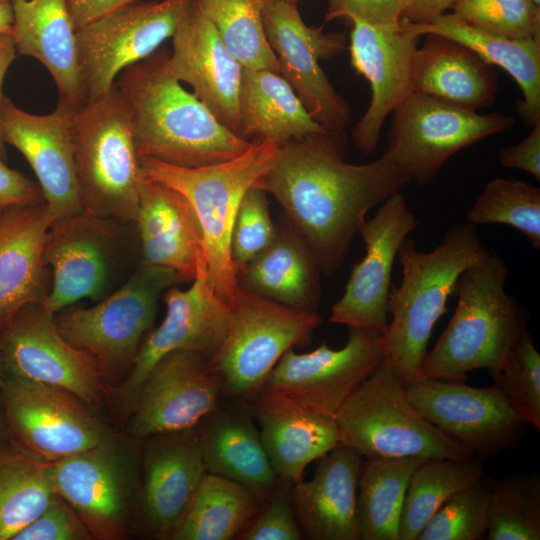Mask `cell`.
Wrapping results in <instances>:
<instances>
[{"mask_svg": "<svg viewBox=\"0 0 540 540\" xmlns=\"http://www.w3.org/2000/svg\"><path fill=\"white\" fill-rule=\"evenodd\" d=\"M6 378L4 365H3V359H2V350H1V325H0V385L3 383V381Z\"/></svg>", "mask_w": 540, "mask_h": 540, "instance_id": "680465c9", "label": "cell"}, {"mask_svg": "<svg viewBox=\"0 0 540 540\" xmlns=\"http://www.w3.org/2000/svg\"><path fill=\"white\" fill-rule=\"evenodd\" d=\"M450 10L490 34L540 40V7L531 0H455Z\"/></svg>", "mask_w": 540, "mask_h": 540, "instance_id": "f6af8a7d", "label": "cell"}, {"mask_svg": "<svg viewBox=\"0 0 540 540\" xmlns=\"http://www.w3.org/2000/svg\"><path fill=\"white\" fill-rule=\"evenodd\" d=\"M41 202L45 201L39 185L8 167L0 158V205L22 206Z\"/></svg>", "mask_w": 540, "mask_h": 540, "instance_id": "816d5d0a", "label": "cell"}, {"mask_svg": "<svg viewBox=\"0 0 540 540\" xmlns=\"http://www.w3.org/2000/svg\"><path fill=\"white\" fill-rule=\"evenodd\" d=\"M17 56L14 40L11 34L0 36V111L1 104L4 97L3 94V82L5 75ZM0 158L7 162L6 144L2 137L1 122H0Z\"/></svg>", "mask_w": 540, "mask_h": 540, "instance_id": "11a10c76", "label": "cell"}, {"mask_svg": "<svg viewBox=\"0 0 540 540\" xmlns=\"http://www.w3.org/2000/svg\"><path fill=\"white\" fill-rule=\"evenodd\" d=\"M191 282L186 290L177 285L166 289L164 319L144 337L129 374L118 384L105 386V397L119 418L127 419L144 380L165 355L189 350L210 359L219 348L230 324L231 307L210 283L206 256Z\"/></svg>", "mask_w": 540, "mask_h": 540, "instance_id": "5bb4252c", "label": "cell"}, {"mask_svg": "<svg viewBox=\"0 0 540 540\" xmlns=\"http://www.w3.org/2000/svg\"><path fill=\"white\" fill-rule=\"evenodd\" d=\"M179 283L173 270L140 260L118 289L93 306L58 312L57 328L70 344L93 357L104 382L118 384L153 328L163 293Z\"/></svg>", "mask_w": 540, "mask_h": 540, "instance_id": "9c48e42d", "label": "cell"}, {"mask_svg": "<svg viewBox=\"0 0 540 540\" xmlns=\"http://www.w3.org/2000/svg\"><path fill=\"white\" fill-rule=\"evenodd\" d=\"M466 220L474 226L503 224L525 235L540 249V188L518 179L489 180L469 209Z\"/></svg>", "mask_w": 540, "mask_h": 540, "instance_id": "b9f144b4", "label": "cell"}, {"mask_svg": "<svg viewBox=\"0 0 540 540\" xmlns=\"http://www.w3.org/2000/svg\"><path fill=\"white\" fill-rule=\"evenodd\" d=\"M485 249L476 226L468 222L449 228L431 251L418 250L408 237L401 243L402 280L391 286V320L382 338L384 357L405 386L420 378L432 330L447 311L460 274Z\"/></svg>", "mask_w": 540, "mask_h": 540, "instance_id": "277c9868", "label": "cell"}, {"mask_svg": "<svg viewBox=\"0 0 540 540\" xmlns=\"http://www.w3.org/2000/svg\"><path fill=\"white\" fill-rule=\"evenodd\" d=\"M267 191L259 183L245 193L232 228L230 251L236 272L263 251L274 239Z\"/></svg>", "mask_w": 540, "mask_h": 540, "instance_id": "bcb514c9", "label": "cell"}, {"mask_svg": "<svg viewBox=\"0 0 540 540\" xmlns=\"http://www.w3.org/2000/svg\"><path fill=\"white\" fill-rule=\"evenodd\" d=\"M197 433L207 473L247 487L263 503L273 494L280 479L247 412L219 407L197 425Z\"/></svg>", "mask_w": 540, "mask_h": 540, "instance_id": "1f68e13d", "label": "cell"}, {"mask_svg": "<svg viewBox=\"0 0 540 540\" xmlns=\"http://www.w3.org/2000/svg\"><path fill=\"white\" fill-rule=\"evenodd\" d=\"M222 384L209 359L189 350L161 358L144 380L127 417L132 440L196 427L220 407Z\"/></svg>", "mask_w": 540, "mask_h": 540, "instance_id": "ffe728a7", "label": "cell"}, {"mask_svg": "<svg viewBox=\"0 0 540 540\" xmlns=\"http://www.w3.org/2000/svg\"><path fill=\"white\" fill-rule=\"evenodd\" d=\"M400 1H401V3H402V6H404L405 3L407 2V0H400Z\"/></svg>", "mask_w": 540, "mask_h": 540, "instance_id": "be15d7a7", "label": "cell"}, {"mask_svg": "<svg viewBox=\"0 0 540 540\" xmlns=\"http://www.w3.org/2000/svg\"><path fill=\"white\" fill-rule=\"evenodd\" d=\"M293 483L280 480L273 494L240 535L243 540H300L303 534L297 522L292 501Z\"/></svg>", "mask_w": 540, "mask_h": 540, "instance_id": "7dc6e473", "label": "cell"}, {"mask_svg": "<svg viewBox=\"0 0 540 540\" xmlns=\"http://www.w3.org/2000/svg\"><path fill=\"white\" fill-rule=\"evenodd\" d=\"M417 225L400 192L364 221L357 235L364 242L365 255L353 266L342 296L331 307L330 322L385 333L393 265L401 243Z\"/></svg>", "mask_w": 540, "mask_h": 540, "instance_id": "44dd1931", "label": "cell"}, {"mask_svg": "<svg viewBox=\"0 0 540 540\" xmlns=\"http://www.w3.org/2000/svg\"><path fill=\"white\" fill-rule=\"evenodd\" d=\"M169 57L168 49L160 47L125 68L114 83L130 112L139 157L192 168L246 151L252 141L232 133L181 85L170 70Z\"/></svg>", "mask_w": 540, "mask_h": 540, "instance_id": "7a4b0ae2", "label": "cell"}, {"mask_svg": "<svg viewBox=\"0 0 540 540\" xmlns=\"http://www.w3.org/2000/svg\"><path fill=\"white\" fill-rule=\"evenodd\" d=\"M8 440L9 439L4 415L3 400L0 389V443L6 442Z\"/></svg>", "mask_w": 540, "mask_h": 540, "instance_id": "6f0895ef", "label": "cell"}, {"mask_svg": "<svg viewBox=\"0 0 540 540\" xmlns=\"http://www.w3.org/2000/svg\"><path fill=\"white\" fill-rule=\"evenodd\" d=\"M264 1H269V2L283 1V2H289V3H297L301 0H264Z\"/></svg>", "mask_w": 540, "mask_h": 540, "instance_id": "91938a15", "label": "cell"}, {"mask_svg": "<svg viewBox=\"0 0 540 540\" xmlns=\"http://www.w3.org/2000/svg\"><path fill=\"white\" fill-rule=\"evenodd\" d=\"M51 220L45 202L4 207L0 214V325L51 287L43 244Z\"/></svg>", "mask_w": 540, "mask_h": 540, "instance_id": "83f0119b", "label": "cell"}, {"mask_svg": "<svg viewBox=\"0 0 540 540\" xmlns=\"http://www.w3.org/2000/svg\"><path fill=\"white\" fill-rule=\"evenodd\" d=\"M172 38L169 66L219 122L240 137L239 95L243 66L228 50L195 0Z\"/></svg>", "mask_w": 540, "mask_h": 540, "instance_id": "d4e9b609", "label": "cell"}, {"mask_svg": "<svg viewBox=\"0 0 540 540\" xmlns=\"http://www.w3.org/2000/svg\"><path fill=\"white\" fill-rule=\"evenodd\" d=\"M344 131H324L279 146L260 184L311 249L321 272L343 264L367 213L411 181L383 154L366 164L344 160Z\"/></svg>", "mask_w": 540, "mask_h": 540, "instance_id": "6da1fadb", "label": "cell"}, {"mask_svg": "<svg viewBox=\"0 0 540 540\" xmlns=\"http://www.w3.org/2000/svg\"><path fill=\"white\" fill-rule=\"evenodd\" d=\"M77 108L58 100L55 110L38 115L3 97L0 111L2 137L16 148L34 171L51 223L83 211L71 136Z\"/></svg>", "mask_w": 540, "mask_h": 540, "instance_id": "603a6c76", "label": "cell"}, {"mask_svg": "<svg viewBox=\"0 0 540 540\" xmlns=\"http://www.w3.org/2000/svg\"><path fill=\"white\" fill-rule=\"evenodd\" d=\"M492 378L520 416L540 430V355L528 329Z\"/></svg>", "mask_w": 540, "mask_h": 540, "instance_id": "ee69618b", "label": "cell"}, {"mask_svg": "<svg viewBox=\"0 0 540 540\" xmlns=\"http://www.w3.org/2000/svg\"><path fill=\"white\" fill-rule=\"evenodd\" d=\"M278 150L271 141L255 139L239 156L192 168L141 158L146 177L179 191L192 206L203 234L210 283L229 305L238 288L230 251L234 220L245 193L261 182Z\"/></svg>", "mask_w": 540, "mask_h": 540, "instance_id": "5b68a950", "label": "cell"}, {"mask_svg": "<svg viewBox=\"0 0 540 540\" xmlns=\"http://www.w3.org/2000/svg\"><path fill=\"white\" fill-rule=\"evenodd\" d=\"M406 25L417 38L435 34L452 39L474 51L487 63L504 69L523 94L518 105L520 116L530 126L540 121V40L490 34L469 25L452 12L427 23L406 21Z\"/></svg>", "mask_w": 540, "mask_h": 540, "instance_id": "d6a6232c", "label": "cell"}, {"mask_svg": "<svg viewBox=\"0 0 540 540\" xmlns=\"http://www.w3.org/2000/svg\"><path fill=\"white\" fill-rule=\"evenodd\" d=\"M498 162L503 168L525 171L540 181V121L521 142L502 147Z\"/></svg>", "mask_w": 540, "mask_h": 540, "instance_id": "f907efd6", "label": "cell"}, {"mask_svg": "<svg viewBox=\"0 0 540 540\" xmlns=\"http://www.w3.org/2000/svg\"><path fill=\"white\" fill-rule=\"evenodd\" d=\"M88 527L59 495L12 540H91Z\"/></svg>", "mask_w": 540, "mask_h": 540, "instance_id": "c3c4849f", "label": "cell"}, {"mask_svg": "<svg viewBox=\"0 0 540 540\" xmlns=\"http://www.w3.org/2000/svg\"><path fill=\"white\" fill-rule=\"evenodd\" d=\"M536 6L540 7V0H531Z\"/></svg>", "mask_w": 540, "mask_h": 540, "instance_id": "94428289", "label": "cell"}, {"mask_svg": "<svg viewBox=\"0 0 540 540\" xmlns=\"http://www.w3.org/2000/svg\"><path fill=\"white\" fill-rule=\"evenodd\" d=\"M230 307V324L209 365L221 381L222 396L252 405L282 356L308 343L321 317L239 286Z\"/></svg>", "mask_w": 540, "mask_h": 540, "instance_id": "30bf717a", "label": "cell"}, {"mask_svg": "<svg viewBox=\"0 0 540 540\" xmlns=\"http://www.w3.org/2000/svg\"><path fill=\"white\" fill-rule=\"evenodd\" d=\"M140 0H66L75 31Z\"/></svg>", "mask_w": 540, "mask_h": 540, "instance_id": "f5cc1de1", "label": "cell"}, {"mask_svg": "<svg viewBox=\"0 0 540 540\" xmlns=\"http://www.w3.org/2000/svg\"><path fill=\"white\" fill-rule=\"evenodd\" d=\"M493 481L486 476L451 496L429 519L417 540H481L488 529Z\"/></svg>", "mask_w": 540, "mask_h": 540, "instance_id": "7bdbcfd3", "label": "cell"}, {"mask_svg": "<svg viewBox=\"0 0 540 540\" xmlns=\"http://www.w3.org/2000/svg\"><path fill=\"white\" fill-rule=\"evenodd\" d=\"M262 505L247 487L206 473L170 540L239 539Z\"/></svg>", "mask_w": 540, "mask_h": 540, "instance_id": "8d00e7d4", "label": "cell"}, {"mask_svg": "<svg viewBox=\"0 0 540 540\" xmlns=\"http://www.w3.org/2000/svg\"><path fill=\"white\" fill-rule=\"evenodd\" d=\"M240 138L278 146L327 131L309 114L290 84L267 69L243 68L239 95Z\"/></svg>", "mask_w": 540, "mask_h": 540, "instance_id": "836d02e7", "label": "cell"}, {"mask_svg": "<svg viewBox=\"0 0 540 540\" xmlns=\"http://www.w3.org/2000/svg\"><path fill=\"white\" fill-rule=\"evenodd\" d=\"M17 55L38 60L49 72L58 100L78 108L85 100L78 64L76 31L66 0H12Z\"/></svg>", "mask_w": 540, "mask_h": 540, "instance_id": "f546056e", "label": "cell"}, {"mask_svg": "<svg viewBox=\"0 0 540 540\" xmlns=\"http://www.w3.org/2000/svg\"><path fill=\"white\" fill-rule=\"evenodd\" d=\"M268 460L280 480H303L306 467L340 444L335 417L297 411H253Z\"/></svg>", "mask_w": 540, "mask_h": 540, "instance_id": "e575fe53", "label": "cell"}, {"mask_svg": "<svg viewBox=\"0 0 540 540\" xmlns=\"http://www.w3.org/2000/svg\"><path fill=\"white\" fill-rule=\"evenodd\" d=\"M142 441L136 530L147 538L170 540L207 473L197 426Z\"/></svg>", "mask_w": 540, "mask_h": 540, "instance_id": "7402d4cb", "label": "cell"}, {"mask_svg": "<svg viewBox=\"0 0 540 540\" xmlns=\"http://www.w3.org/2000/svg\"><path fill=\"white\" fill-rule=\"evenodd\" d=\"M335 420L340 444L366 458L476 457L419 413L385 358L345 400Z\"/></svg>", "mask_w": 540, "mask_h": 540, "instance_id": "ba28073f", "label": "cell"}, {"mask_svg": "<svg viewBox=\"0 0 540 540\" xmlns=\"http://www.w3.org/2000/svg\"><path fill=\"white\" fill-rule=\"evenodd\" d=\"M0 389L9 441L43 461L86 451L114 433L65 389L9 376Z\"/></svg>", "mask_w": 540, "mask_h": 540, "instance_id": "9a60e30c", "label": "cell"}, {"mask_svg": "<svg viewBox=\"0 0 540 540\" xmlns=\"http://www.w3.org/2000/svg\"><path fill=\"white\" fill-rule=\"evenodd\" d=\"M455 0H407L403 6L401 20L427 23L451 9Z\"/></svg>", "mask_w": 540, "mask_h": 540, "instance_id": "db71d44e", "label": "cell"}, {"mask_svg": "<svg viewBox=\"0 0 540 540\" xmlns=\"http://www.w3.org/2000/svg\"><path fill=\"white\" fill-rule=\"evenodd\" d=\"M267 41L290 84L311 117L325 130L339 132L350 121V108L319 64L345 48V34L326 33L303 21L297 3L262 0Z\"/></svg>", "mask_w": 540, "mask_h": 540, "instance_id": "e0dca14e", "label": "cell"}, {"mask_svg": "<svg viewBox=\"0 0 540 540\" xmlns=\"http://www.w3.org/2000/svg\"><path fill=\"white\" fill-rule=\"evenodd\" d=\"M231 54L246 69L280 74L262 21V0H195Z\"/></svg>", "mask_w": 540, "mask_h": 540, "instance_id": "ab89813d", "label": "cell"}, {"mask_svg": "<svg viewBox=\"0 0 540 540\" xmlns=\"http://www.w3.org/2000/svg\"><path fill=\"white\" fill-rule=\"evenodd\" d=\"M134 222L142 261L173 270L182 283L195 278L205 256L203 234L179 191L145 176Z\"/></svg>", "mask_w": 540, "mask_h": 540, "instance_id": "484cf974", "label": "cell"}, {"mask_svg": "<svg viewBox=\"0 0 540 540\" xmlns=\"http://www.w3.org/2000/svg\"><path fill=\"white\" fill-rule=\"evenodd\" d=\"M484 476V466L478 457L425 459L408 483L399 540H417L429 519L451 496Z\"/></svg>", "mask_w": 540, "mask_h": 540, "instance_id": "f35d334b", "label": "cell"}, {"mask_svg": "<svg viewBox=\"0 0 540 540\" xmlns=\"http://www.w3.org/2000/svg\"><path fill=\"white\" fill-rule=\"evenodd\" d=\"M320 267L307 242L285 215L273 241L236 272L238 286L286 307L317 312Z\"/></svg>", "mask_w": 540, "mask_h": 540, "instance_id": "f1b7e54d", "label": "cell"}, {"mask_svg": "<svg viewBox=\"0 0 540 540\" xmlns=\"http://www.w3.org/2000/svg\"><path fill=\"white\" fill-rule=\"evenodd\" d=\"M43 260L51 287L42 302L52 314L89 298L100 301L118 289L141 260L134 221L81 211L53 221L46 232Z\"/></svg>", "mask_w": 540, "mask_h": 540, "instance_id": "52a82bcc", "label": "cell"}, {"mask_svg": "<svg viewBox=\"0 0 540 540\" xmlns=\"http://www.w3.org/2000/svg\"><path fill=\"white\" fill-rule=\"evenodd\" d=\"M190 0H140L76 31L86 102L110 91L127 67L171 38Z\"/></svg>", "mask_w": 540, "mask_h": 540, "instance_id": "2e32d148", "label": "cell"}, {"mask_svg": "<svg viewBox=\"0 0 540 540\" xmlns=\"http://www.w3.org/2000/svg\"><path fill=\"white\" fill-rule=\"evenodd\" d=\"M12 0H0V3H10Z\"/></svg>", "mask_w": 540, "mask_h": 540, "instance_id": "6125c7cd", "label": "cell"}, {"mask_svg": "<svg viewBox=\"0 0 540 540\" xmlns=\"http://www.w3.org/2000/svg\"><path fill=\"white\" fill-rule=\"evenodd\" d=\"M56 495L51 463L0 443V540H12Z\"/></svg>", "mask_w": 540, "mask_h": 540, "instance_id": "74e56055", "label": "cell"}, {"mask_svg": "<svg viewBox=\"0 0 540 540\" xmlns=\"http://www.w3.org/2000/svg\"><path fill=\"white\" fill-rule=\"evenodd\" d=\"M383 334L348 328L340 349L323 342L307 353L289 349L252 403L253 411H297L335 417L354 390L384 360Z\"/></svg>", "mask_w": 540, "mask_h": 540, "instance_id": "8fae6325", "label": "cell"}, {"mask_svg": "<svg viewBox=\"0 0 540 540\" xmlns=\"http://www.w3.org/2000/svg\"><path fill=\"white\" fill-rule=\"evenodd\" d=\"M140 451L113 433L86 451L51 463L57 495L94 539L119 540L136 531Z\"/></svg>", "mask_w": 540, "mask_h": 540, "instance_id": "7c38bea8", "label": "cell"}, {"mask_svg": "<svg viewBox=\"0 0 540 540\" xmlns=\"http://www.w3.org/2000/svg\"><path fill=\"white\" fill-rule=\"evenodd\" d=\"M425 36L413 57L412 91L474 111L490 105L497 93L493 65L457 41Z\"/></svg>", "mask_w": 540, "mask_h": 540, "instance_id": "4dcf8cb0", "label": "cell"}, {"mask_svg": "<svg viewBox=\"0 0 540 540\" xmlns=\"http://www.w3.org/2000/svg\"><path fill=\"white\" fill-rule=\"evenodd\" d=\"M3 208H4V207H2V206L0 205V214H1L2 210H3Z\"/></svg>", "mask_w": 540, "mask_h": 540, "instance_id": "e7e4bbea", "label": "cell"}, {"mask_svg": "<svg viewBox=\"0 0 540 540\" xmlns=\"http://www.w3.org/2000/svg\"><path fill=\"white\" fill-rule=\"evenodd\" d=\"M508 267L489 249L459 276L454 313L423 361L420 378L464 382L473 370L491 376L528 329L524 308L505 289Z\"/></svg>", "mask_w": 540, "mask_h": 540, "instance_id": "3957f363", "label": "cell"}, {"mask_svg": "<svg viewBox=\"0 0 540 540\" xmlns=\"http://www.w3.org/2000/svg\"><path fill=\"white\" fill-rule=\"evenodd\" d=\"M349 20L353 24L351 66L370 83L372 92L366 112L352 129V138L362 153L370 154L378 145L387 116L412 92L411 69L418 38L404 20L394 24Z\"/></svg>", "mask_w": 540, "mask_h": 540, "instance_id": "cb8c5ba5", "label": "cell"}, {"mask_svg": "<svg viewBox=\"0 0 540 540\" xmlns=\"http://www.w3.org/2000/svg\"><path fill=\"white\" fill-rule=\"evenodd\" d=\"M488 540L540 539V476L511 473L493 481Z\"/></svg>", "mask_w": 540, "mask_h": 540, "instance_id": "60d3db41", "label": "cell"}, {"mask_svg": "<svg viewBox=\"0 0 540 540\" xmlns=\"http://www.w3.org/2000/svg\"><path fill=\"white\" fill-rule=\"evenodd\" d=\"M427 458H367L356 497L359 540H399L400 517L413 471Z\"/></svg>", "mask_w": 540, "mask_h": 540, "instance_id": "d590c367", "label": "cell"}, {"mask_svg": "<svg viewBox=\"0 0 540 540\" xmlns=\"http://www.w3.org/2000/svg\"><path fill=\"white\" fill-rule=\"evenodd\" d=\"M320 459L310 480L291 486L301 532L310 540H359L356 497L362 455L339 444Z\"/></svg>", "mask_w": 540, "mask_h": 540, "instance_id": "4316f807", "label": "cell"}, {"mask_svg": "<svg viewBox=\"0 0 540 540\" xmlns=\"http://www.w3.org/2000/svg\"><path fill=\"white\" fill-rule=\"evenodd\" d=\"M392 114L384 154L422 186L432 183L455 153L515 125L511 115L479 114L416 91Z\"/></svg>", "mask_w": 540, "mask_h": 540, "instance_id": "4fadbf2b", "label": "cell"}, {"mask_svg": "<svg viewBox=\"0 0 540 540\" xmlns=\"http://www.w3.org/2000/svg\"><path fill=\"white\" fill-rule=\"evenodd\" d=\"M406 393L427 421L480 459L514 447L529 425L494 383L419 378Z\"/></svg>", "mask_w": 540, "mask_h": 540, "instance_id": "d6986e66", "label": "cell"}, {"mask_svg": "<svg viewBox=\"0 0 540 540\" xmlns=\"http://www.w3.org/2000/svg\"><path fill=\"white\" fill-rule=\"evenodd\" d=\"M71 136L83 209L134 221L145 174L130 112L115 86L74 111Z\"/></svg>", "mask_w": 540, "mask_h": 540, "instance_id": "8992f818", "label": "cell"}, {"mask_svg": "<svg viewBox=\"0 0 540 540\" xmlns=\"http://www.w3.org/2000/svg\"><path fill=\"white\" fill-rule=\"evenodd\" d=\"M402 9L400 0H329L324 22L346 17L370 24H394L401 20Z\"/></svg>", "mask_w": 540, "mask_h": 540, "instance_id": "681fc988", "label": "cell"}, {"mask_svg": "<svg viewBox=\"0 0 540 540\" xmlns=\"http://www.w3.org/2000/svg\"><path fill=\"white\" fill-rule=\"evenodd\" d=\"M1 350L6 376L65 389L91 408L105 398L97 363L61 335L42 303L22 307L1 325Z\"/></svg>", "mask_w": 540, "mask_h": 540, "instance_id": "ac0fdd59", "label": "cell"}, {"mask_svg": "<svg viewBox=\"0 0 540 540\" xmlns=\"http://www.w3.org/2000/svg\"><path fill=\"white\" fill-rule=\"evenodd\" d=\"M13 21L14 15L11 2L0 3V36L12 33Z\"/></svg>", "mask_w": 540, "mask_h": 540, "instance_id": "9f6ffc18", "label": "cell"}]
</instances>
